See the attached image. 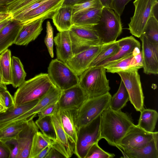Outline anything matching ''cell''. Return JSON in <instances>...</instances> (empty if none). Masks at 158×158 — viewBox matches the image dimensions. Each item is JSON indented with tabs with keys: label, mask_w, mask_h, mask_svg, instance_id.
Returning <instances> with one entry per match:
<instances>
[{
	"label": "cell",
	"mask_w": 158,
	"mask_h": 158,
	"mask_svg": "<svg viewBox=\"0 0 158 158\" xmlns=\"http://www.w3.org/2000/svg\"><path fill=\"white\" fill-rule=\"evenodd\" d=\"M35 123L41 132L54 141L56 139V133L53 125L51 115L37 119Z\"/></svg>",
	"instance_id": "obj_37"
},
{
	"label": "cell",
	"mask_w": 158,
	"mask_h": 158,
	"mask_svg": "<svg viewBox=\"0 0 158 158\" xmlns=\"http://www.w3.org/2000/svg\"><path fill=\"white\" fill-rule=\"evenodd\" d=\"M94 27L102 45L114 42L122 31L120 16L110 8L103 7L100 20Z\"/></svg>",
	"instance_id": "obj_4"
},
{
	"label": "cell",
	"mask_w": 158,
	"mask_h": 158,
	"mask_svg": "<svg viewBox=\"0 0 158 158\" xmlns=\"http://www.w3.org/2000/svg\"><path fill=\"white\" fill-rule=\"evenodd\" d=\"M140 112V115L137 125L148 132L153 133L157 121V112L154 110L144 108Z\"/></svg>",
	"instance_id": "obj_28"
},
{
	"label": "cell",
	"mask_w": 158,
	"mask_h": 158,
	"mask_svg": "<svg viewBox=\"0 0 158 158\" xmlns=\"http://www.w3.org/2000/svg\"><path fill=\"white\" fill-rule=\"evenodd\" d=\"M12 18L8 19L0 23V31L11 21Z\"/></svg>",
	"instance_id": "obj_56"
},
{
	"label": "cell",
	"mask_w": 158,
	"mask_h": 158,
	"mask_svg": "<svg viewBox=\"0 0 158 158\" xmlns=\"http://www.w3.org/2000/svg\"><path fill=\"white\" fill-rule=\"evenodd\" d=\"M55 86L48 73H41L25 81L14 94L15 107L39 99Z\"/></svg>",
	"instance_id": "obj_2"
},
{
	"label": "cell",
	"mask_w": 158,
	"mask_h": 158,
	"mask_svg": "<svg viewBox=\"0 0 158 158\" xmlns=\"http://www.w3.org/2000/svg\"><path fill=\"white\" fill-rule=\"evenodd\" d=\"M52 148L49 146L43 150L35 157V158H45Z\"/></svg>",
	"instance_id": "obj_53"
},
{
	"label": "cell",
	"mask_w": 158,
	"mask_h": 158,
	"mask_svg": "<svg viewBox=\"0 0 158 158\" xmlns=\"http://www.w3.org/2000/svg\"><path fill=\"white\" fill-rule=\"evenodd\" d=\"M29 120H18L7 124L0 131V140L5 142L9 139L16 138Z\"/></svg>",
	"instance_id": "obj_29"
},
{
	"label": "cell",
	"mask_w": 158,
	"mask_h": 158,
	"mask_svg": "<svg viewBox=\"0 0 158 158\" xmlns=\"http://www.w3.org/2000/svg\"><path fill=\"white\" fill-rule=\"evenodd\" d=\"M48 73L53 84L62 91L78 84L79 77L66 63L57 58L50 62Z\"/></svg>",
	"instance_id": "obj_6"
},
{
	"label": "cell",
	"mask_w": 158,
	"mask_h": 158,
	"mask_svg": "<svg viewBox=\"0 0 158 158\" xmlns=\"http://www.w3.org/2000/svg\"><path fill=\"white\" fill-rule=\"evenodd\" d=\"M100 7L103 6L99 0H88L72 6L73 14Z\"/></svg>",
	"instance_id": "obj_39"
},
{
	"label": "cell",
	"mask_w": 158,
	"mask_h": 158,
	"mask_svg": "<svg viewBox=\"0 0 158 158\" xmlns=\"http://www.w3.org/2000/svg\"><path fill=\"white\" fill-rule=\"evenodd\" d=\"M142 34L151 43L158 44V21L153 14L148 21Z\"/></svg>",
	"instance_id": "obj_35"
},
{
	"label": "cell",
	"mask_w": 158,
	"mask_h": 158,
	"mask_svg": "<svg viewBox=\"0 0 158 158\" xmlns=\"http://www.w3.org/2000/svg\"><path fill=\"white\" fill-rule=\"evenodd\" d=\"M37 0H17L8 6L7 9V12L12 14Z\"/></svg>",
	"instance_id": "obj_41"
},
{
	"label": "cell",
	"mask_w": 158,
	"mask_h": 158,
	"mask_svg": "<svg viewBox=\"0 0 158 158\" xmlns=\"http://www.w3.org/2000/svg\"><path fill=\"white\" fill-rule=\"evenodd\" d=\"M132 0H112L110 8L118 15H122L126 5Z\"/></svg>",
	"instance_id": "obj_43"
},
{
	"label": "cell",
	"mask_w": 158,
	"mask_h": 158,
	"mask_svg": "<svg viewBox=\"0 0 158 158\" xmlns=\"http://www.w3.org/2000/svg\"><path fill=\"white\" fill-rule=\"evenodd\" d=\"M57 59L66 63L73 56L69 31L59 32L54 38Z\"/></svg>",
	"instance_id": "obj_19"
},
{
	"label": "cell",
	"mask_w": 158,
	"mask_h": 158,
	"mask_svg": "<svg viewBox=\"0 0 158 158\" xmlns=\"http://www.w3.org/2000/svg\"><path fill=\"white\" fill-rule=\"evenodd\" d=\"M134 124L127 114L109 107L101 114L100 139H104L110 145L117 147L120 141Z\"/></svg>",
	"instance_id": "obj_1"
},
{
	"label": "cell",
	"mask_w": 158,
	"mask_h": 158,
	"mask_svg": "<svg viewBox=\"0 0 158 158\" xmlns=\"http://www.w3.org/2000/svg\"><path fill=\"white\" fill-rule=\"evenodd\" d=\"M26 73L20 59L18 57H11L12 84L15 88L19 87L25 81Z\"/></svg>",
	"instance_id": "obj_31"
},
{
	"label": "cell",
	"mask_w": 158,
	"mask_h": 158,
	"mask_svg": "<svg viewBox=\"0 0 158 158\" xmlns=\"http://www.w3.org/2000/svg\"><path fill=\"white\" fill-rule=\"evenodd\" d=\"M94 27L72 25L69 31L80 42L102 45L100 39Z\"/></svg>",
	"instance_id": "obj_27"
},
{
	"label": "cell",
	"mask_w": 158,
	"mask_h": 158,
	"mask_svg": "<svg viewBox=\"0 0 158 158\" xmlns=\"http://www.w3.org/2000/svg\"><path fill=\"white\" fill-rule=\"evenodd\" d=\"M0 85H5L3 83L0 67Z\"/></svg>",
	"instance_id": "obj_58"
},
{
	"label": "cell",
	"mask_w": 158,
	"mask_h": 158,
	"mask_svg": "<svg viewBox=\"0 0 158 158\" xmlns=\"http://www.w3.org/2000/svg\"><path fill=\"white\" fill-rule=\"evenodd\" d=\"M102 45L94 46L79 52L74 55L66 63L79 77L89 68L100 52Z\"/></svg>",
	"instance_id": "obj_15"
},
{
	"label": "cell",
	"mask_w": 158,
	"mask_h": 158,
	"mask_svg": "<svg viewBox=\"0 0 158 158\" xmlns=\"http://www.w3.org/2000/svg\"><path fill=\"white\" fill-rule=\"evenodd\" d=\"M103 7L94 8L74 14L72 25L94 27L99 21Z\"/></svg>",
	"instance_id": "obj_23"
},
{
	"label": "cell",
	"mask_w": 158,
	"mask_h": 158,
	"mask_svg": "<svg viewBox=\"0 0 158 158\" xmlns=\"http://www.w3.org/2000/svg\"><path fill=\"white\" fill-rule=\"evenodd\" d=\"M88 0H64L62 6H73L81 3Z\"/></svg>",
	"instance_id": "obj_52"
},
{
	"label": "cell",
	"mask_w": 158,
	"mask_h": 158,
	"mask_svg": "<svg viewBox=\"0 0 158 158\" xmlns=\"http://www.w3.org/2000/svg\"><path fill=\"white\" fill-rule=\"evenodd\" d=\"M61 91L55 86L39 99L37 103L33 107L10 123L18 120H29L33 118L38 113L48 106L57 102Z\"/></svg>",
	"instance_id": "obj_17"
},
{
	"label": "cell",
	"mask_w": 158,
	"mask_h": 158,
	"mask_svg": "<svg viewBox=\"0 0 158 158\" xmlns=\"http://www.w3.org/2000/svg\"><path fill=\"white\" fill-rule=\"evenodd\" d=\"M39 99L25 103L16 107L8 109L0 113V131L7 124L33 107Z\"/></svg>",
	"instance_id": "obj_26"
},
{
	"label": "cell",
	"mask_w": 158,
	"mask_h": 158,
	"mask_svg": "<svg viewBox=\"0 0 158 158\" xmlns=\"http://www.w3.org/2000/svg\"><path fill=\"white\" fill-rule=\"evenodd\" d=\"M128 101H129L128 93L121 80L117 91L111 96L109 107L114 110H121L126 106Z\"/></svg>",
	"instance_id": "obj_32"
},
{
	"label": "cell",
	"mask_w": 158,
	"mask_h": 158,
	"mask_svg": "<svg viewBox=\"0 0 158 158\" xmlns=\"http://www.w3.org/2000/svg\"><path fill=\"white\" fill-rule=\"evenodd\" d=\"M23 23L12 18L0 31V55L14 44Z\"/></svg>",
	"instance_id": "obj_20"
},
{
	"label": "cell",
	"mask_w": 158,
	"mask_h": 158,
	"mask_svg": "<svg viewBox=\"0 0 158 158\" xmlns=\"http://www.w3.org/2000/svg\"><path fill=\"white\" fill-rule=\"evenodd\" d=\"M139 38L142 42L143 72L147 74H157L158 44L151 43L142 34Z\"/></svg>",
	"instance_id": "obj_14"
},
{
	"label": "cell",
	"mask_w": 158,
	"mask_h": 158,
	"mask_svg": "<svg viewBox=\"0 0 158 158\" xmlns=\"http://www.w3.org/2000/svg\"><path fill=\"white\" fill-rule=\"evenodd\" d=\"M128 70H138L143 68V58L141 51L139 53L133 55Z\"/></svg>",
	"instance_id": "obj_44"
},
{
	"label": "cell",
	"mask_w": 158,
	"mask_h": 158,
	"mask_svg": "<svg viewBox=\"0 0 158 158\" xmlns=\"http://www.w3.org/2000/svg\"><path fill=\"white\" fill-rule=\"evenodd\" d=\"M6 90H7L6 85H0V91H3Z\"/></svg>",
	"instance_id": "obj_57"
},
{
	"label": "cell",
	"mask_w": 158,
	"mask_h": 158,
	"mask_svg": "<svg viewBox=\"0 0 158 158\" xmlns=\"http://www.w3.org/2000/svg\"><path fill=\"white\" fill-rule=\"evenodd\" d=\"M0 67L4 83L12 84L11 52L7 49L0 55Z\"/></svg>",
	"instance_id": "obj_33"
},
{
	"label": "cell",
	"mask_w": 158,
	"mask_h": 158,
	"mask_svg": "<svg viewBox=\"0 0 158 158\" xmlns=\"http://www.w3.org/2000/svg\"><path fill=\"white\" fill-rule=\"evenodd\" d=\"M134 14L128 24L130 33L139 38L148 19L153 14L155 6L158 4V0H134Z\"/></svg>",
	"instance_id": "obj_8"
},
{
	"label": "cell",
	"mask_w": 158,
	"mask_h": 158,
	"mask_svg": "<svg viewBox=\"0 0 158 158\" xmlns=\"http://www.w3.org/2000/svg\"><path fill=\"white\" fill-rule=\"evenodd\" d=\"M33 119L28 121L16 138L19 145V152L16 158H29L33 137L39 131Z\"/></svg>",
	"instance_id": "obj_16"
},
{
	"label": "cell",
	"mask_w": 158,
	"mask_h": 158,
	"mask_svg": "<svg viewBox=\"0 0 158 158\" xmlns=\"http://www.w3.org/2000/svg\"><path fill=\"white\" fill-rule=\"evenodd\" d=\"M158 132H154L153 139L144 146L138 148L123 151L126 157L158 158Z\"/></svg>",
	"instance_id": "obj_22"
},
{
	"label": "cell",
	"mask_w": 158,
	"mask_h": 158,
	"mask_svg": "<svg viewBox=\"0 0 158 158\" xmlns=\"http://www.w3.org/2000/svg\"><path fill=\"white\" fill-rule=\"evenodd\" d=\"M10 18H12V15L11 13L8 12H0V23Z\"/></svg>",
	"instance_id": "obj_54"
},
{
	"label": "cell",
	"mask_w": 158,
	"mask_h": 158,
	"mask_svg": "<svg viewBox=\"0 0 158 158\" xmlns=\"http://www.w3.org/2000/svg\"><path fill=\"white\" fill-rule=\"evenodd\" d=\"M17 0H0V12H7L8 6Z\"/></svg>",
	"instance_id": "obj_50"
},
{
	"label": "cell",
	"mask_w": 158,
	"mask_h": 158,
	"mask_svg": "<svg viewBox=\"0 0 158 158\" xmlns=\"http://www.w3.org/2000/svg\"><path fill=\"white\" fill-rule=\"evenodd\" d=\"M46 35L44 39V43L48 52L52 58L54 57L53 30L49 21L46 23Z\"/></svg>",
	"instance_id": "obj_40"
},
{
	"label": "cell",
	"mask_w": 158,
	"mask_h": 158,
	"mask_svg": "<svg viewBox=\"0 0 158 158\" xmlns=\"http://www.w3.org/2000/svg\"><path fill=\"white\" fill-rule=\"evenodd\" d=\"M44 20L39 19L23 23L14 44L19 46L27 45L35 40L43 30L42 24Z\"/></svg>",
	"instance_id": "obj_18"
},
{
	"label": "cell",
	"mask_w": 158,
	"mask_h": 158,
	"mask_svg": "<svg viewBox=\"0 0 158 158\" xmlns=\"http://www.w3.org/2000/svg\"><path fill=\"white\" fill-rule=\"evenodd\" d=\"M5 105L7 109L15 107L13 97L7 90L3 91Z\"/></svg>",
	"instance_id": "obj_47"
},
{
	"label": "cell",
	"mask_w": 158,
	"mask_h": 158,
	"mask_svg": "<svg viewBox=\"0 0 158 158\" xmlns=\"http://www.w3.org/2000/svg\"><path fill=\"white\" fill-rule=\"evenodd\" d=\"M133 55L132 53L118 59L109 62L103 66L107 72L113 73L127 70Z\"/></svg>",
	"instance_id": "obj_36"
},
{
	"label": "cell",
	"mask_w": 158,
	"mask_h": 158,
	"mask_svg": "<svg viewBox=\"0 0 158 158\" xmlns=\"http://www.w3.org/2000/svg\"><path fill=\"white\" fill-rule=\"evenodd\" d=\"M54 141L41 132L38 131L33 137L29 158H35L46 147H52Z\"/></svg>",
	"instance_id": "obj_30"
},
{
	"label": "cell",
	"mask_w": 158,
	"mask_h": 158,
	"mask_svg": "<svg viewBox=\"0 0 158 158\" xmlns=\"http://www.w3.org/2000/svg\"><path fill=\"white\" fill-rule=\"evenodd\" d=\"M64 0H49L24 15L14 19L23 24L35 20L51 19L62 6Z\"/></svg>",
	"instance_id": "obj_12"
},
{
	"label": "cell",
	"mask_w": 158,
	"mask_h": 158,
	"mask_svg": "<svg viewBox=\"0 0 158 158\" xmlns=\"http://www.w3.org/2000/svg\"><path fill=\"white\" fill-rule=\"evenodd\" d=\"M5 143L9 146L11 150L9 158H16L19 152V145L16 139H12Z\"/></svg>",
	"instance_id": "obj_45"
},
{
	"label": "cell",
	"mask_w": 158,
	"mask_h": 158,
	"mask_svg": "<svg viewBox=\"0 0 158 158\" xmlns=\"http://www.w3.org/2000/svg\"><path fill=\"white\" fill-rule=\"evenodd\" d=\"M101 114L89 124L78 128L74 153L77 157L85 158L90 147L100 140Z\"/></svg>",
	"instance_id": "obj_7"
},
{
	"label": "cell",
	"mask_w": 158,
	"mask_h": 158,
	"mask_svg": "<svg viewBox=\"0 0 158 158\" xmlns=\"http://www.w3.org/2000/svg\"><path fill=\"white\" fill-rule=\"evenodd\" d=\"M73 7L62 6L55 13L52 19L59 32L69 30L72 26Z\"/></svg>",
	"instance_id": "obj_25"
},
{
	"label": "cell",
	"mask_w": 158,
	"mask_h": 158,
	"mask_svg": "<svg viewBox=\"0 0 158 158\" xmlns=\"http://www.w3.org/2000/svg\"><path fill=\"white\" fill-rule=\"evenodd\" d=\"M117 41L119 48L117 53L112 56L101 62L96 66H103L109 62L132 53L136 48L141 47L140 42L132 36L123 38Z\"/></svg>",
	"instance_id": "obj_24"
},
{
	"label": "cell",
	"mask_w": 158,
	"mask_h": 158,
	"mask_svg": "<svg viewBox=\"0 0 158 158\" xmlns=\"http://www.w3.org/2000/svg\"><path fill=\"white\" fill-rule=\"evenodd\" d=\"M114 154L107 152L101 148L98 143H94L89 148L85 158H113Z\"/></svg>",
	"instance_id": "obj_38"
},
{
	"label": "cell",
	"mask_w": 158,
	"mask_h": 158,
	"mask_svg": "<svg viewBox=\"0 0 158 158\" xmlns=\"http://www.w3.org/2000/svg\"><path fill=\"white\" fill-rule=\"evenodd\" d=\"M119 49L117 41L102 44L100 52L91 63L89 68L96 66L102 61L114 56Z\"/></svg>",
	"instance_id": "obj_34"
},
{
	"label": "cell",
	"mask_w": 158,
	"mask_h": 158,
	"mask_svg": "<svg viewBox=\"0 0 158 158\" xmlns=\"http://www.w3.org/2000/svg\"><path fill=\"white\" fill-rule=\"evenodd\" d=\"M3 91H0V113L5 112L7 110L5 104Z\"/></svg>",
	"instance_id": "obj_51"
},
{
	"label": "cell",
	"mask_w": 158,
	"mask_h": 158,
	"mask_svg": "<svg viewBox=\"0 0 158 158\" xmlns=\"http://www.w3.org/2000/svg\"><path fill=\"white\" fill-rule=\"evenodd\" d=\"M65 158L59 152L53 148H51L45 158Z\"/></svg>",
	"instance_id": "obj_49"
},
{
	"label": "cell",
	"mask_w": 158,
	"mask_h": 158,
	"mask_svg": "<svg viewBox=\"0 0 158 158\" xmlns=\"http://www.w3.org/2000/svg\"><path fill=\"white\" fill-rule=\"evenodd\" d=\"M49 0H38L12 14L13 19L20 17Z\"/></svg>",
	"instance_id": "obj_42"
},
{
	"label": "cell",
	"mask_w": 158,
	"mask_h": 158,
	"mask_svg": "<svg viewBox=\"0 0 158 158\" xmlns=\"http://www.w3.org/2000/svg\"><path fill=\"white\" fill-rule=\"evenodd\" d=\"M77 110L60 109L61 123L71 143L75 147L77 141L78 127L76 123Z\"/></svg>",
	"instance_id": "obj_21"
},
{
	"label": "cell",
	"mask_w": 158,
	"mask_h": 158,
	"mask_svg": "<svg viewBox=\"0 0 158 158\" xmlns=\"http://www.w3.org/2000/svg\"><path fill=\"white\" fill-rule=\"evenodd\" d=\"M111 95L109 92L88 98L77 110L76 123L78 127L85 126L102 114L109 107Z\"/></svg>",
	"instance_id": "obj_5"
},
{
	"label": "cell",
	"mask_w": 158,
	"mask_h": 158,
	"mask_svg": "<svg viewBox=\"0 0 158 158\" xmlns=\"http://www.w3.org/2000/svg\"><path fill=\"white\" fill-rule=\"evenodd\" d=\"M78 85L89 98L105 94L110 90L106 69L102 66L89 68L79 76Z\"/></svg>",
	"instance_id": "obj_3"
},
{
	"label": "cell",
	"mask_w": 158,
	"mask_h": 158,
	"mask_svg": "<svg viewBox=\"0 0 158 158\" xmlns=\"http://www.w3.org/2000/svg\"><path fill=\"white\" fill-rule=\"evenodd\" d=\"M117 73L127 91L131 103L137 111L141 112L144 108V97L138 70H127Z\"/></svg>",
	"instance_id": "obj_9"
},
{
	"label": "cell",
	"mask_w": 158,
	"mask_h": 158,
	"mask_svg": "<svg viewBox=\"0 0 158 158\" xmlns=\"http://www.w3.org/2000/svg\"><path fill=\"white\" fill-rule=\"evenodd\" d=\"M11 150L5 143L0 140V158H9Z\"/></svg>",
	"instance_id": "obj_48"
},
{
	"label": "cell",
	"mask_w": 158,
	"mask_h": 158,
	"mask_svg": "<svg viewBox=\"0 0 158 158\" xmlns=\"http://www.w3.org/2000/svg\"><path fill=\"white\" fill-rule=\"evenodd\" d=\"M103 7L110 8L112 0H99Z\"/></svg>",
	"instance_id": "obj_55"
},
{
	"label": "cell",
	"mask_w": 158,
	"mask_h": 158,
	"mask_svg": "<svg viewBox=\"0 0 158 158\" xmlns=\"http://www.w3.org/2000/svg\"><path fill=\"white\" fill-rule=\"evenodd\" d=\"M58 107L57 102L51 104L37 114L38 117V119H40L46 116L51 115Z\"/></svg>",
	"instance_id": "obj_46"
},
{
	"label": "cell",
	"mask_w": 158,
	"mask_h": 158,
	"mask_svg": "<svg viewBox=\"0 0 158 158\" xmlns=\"http://www.w3.org/2000/svg\"><path fill=\"white\" fill-rule=\"evenodd\" d=\"M154 132H148L134 124L120 141L117 148L123 151L142 148L153 139Z\"/></svg>",
	"instance_id": "obj_11"
},
{
	"label": "cell",
	"mask_w": 158,
	"mask_h": 158,
	"mask_svg": "<svg viewBox=\"0 0 158 158\" xmlns=\"http://www.w3.org/2000/svg\"><path fill=\"white\" fill-rule=\"evenodd\" d=\"M89 98L78 84L61 91L57 102L60 109L78 110Z\"/></svg>",
	"instance_id": "obj_13"
},
{
	"label": "cell",
	"mask_w": 158,
	"mask_h": 158,
	"mask_svg": "<svg viewBox=\"0 0 158 158\" xmlns=\"http://www.w3.org/2000/svg\"><path fill=\"white\" fill-rule=\"evenodd\" d=\"M51 117L56 133L55 140L52 147L59 152L65 158H70L74 153V146L70 142L64 129L58 106Z\"/></svg>",
	"instance_id": "obj_10"
}]
</instances>
